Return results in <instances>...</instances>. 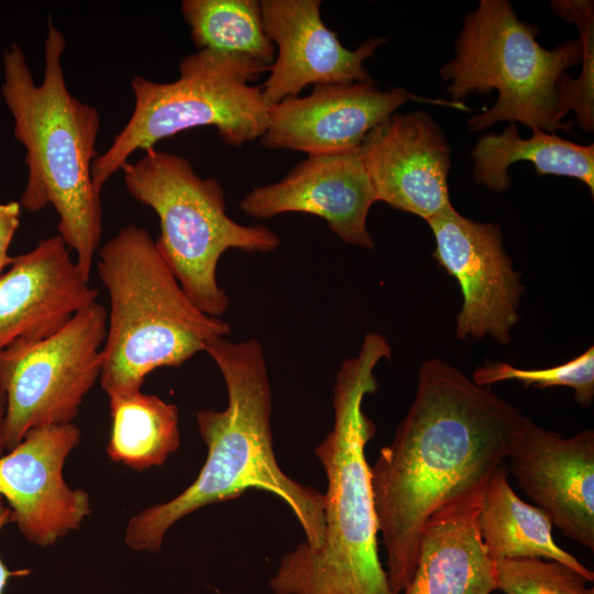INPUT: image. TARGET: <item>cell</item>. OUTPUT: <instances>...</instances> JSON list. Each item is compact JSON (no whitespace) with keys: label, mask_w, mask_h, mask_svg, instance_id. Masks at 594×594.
Instances as JSON below:
<instances>
[{"label":"cell","mask_w":594,"mask_h":594,"mask_svg":"<svg viewBox=\"0 0 594 594\" xmlns=\"http://www.w3.org/2000/svg\"><path fill=\"white\" fill-rule=\"evenodd\" d=\"M574 569L540 558L505 559L496 563L497 590L505 594H594Z\"/></svg>","instance_id":"25"},{"label":"cell","mask_w":594,"mask_h":594,"mask_svg":"<svg viewBox=\"0 0 594 594\" xmlns=\"http://www.w3.org/2000/svg\"><path fill=\"white\" fill-rule=\"evenodd\" d=\"M509 470L563 536L594 549V431L564 438L531 419L514 448Z\"/></svg>","instance_id":"16"},{"label":"cell","mask_w":594,"mask_h":594,"mask_svg":"<svg viewBox=\"0 0 594 594\" xmlns=\"http://www.w3.org/2000/svg\"><path fill=\"white\" fill-rule=\"evenodd\" d=\"M205 352L219 369L228 393L223 410L204 409L196 415L207 446L206 462L180 494L129 520L127 546L157 552L167 530L185 516L256 488L282 498L300 522L305 542L319 547L324 530V494L292 480L276 461L272 388L262 343L257 339L233 342L223 337L209 343Z\"/></svg>","instance_id":"2"},{"label":"cell","mask_w":594,"mask_h":594,"mask_svg":"<svg viewBox=\"0 0 594 594\" xmlns=\"http://www.w3.org/2000/svg\"><path fill=\"white\" fill-rule=\"evenodd\" d=\"M96 266L109 297L99 378L108 397L140 391L153 371L180 366L230 336L227 321L187 296L145 228L122 227L99 250Z\"/></svg>","instance_id":"5"},{"label":"cell","mask_w":594,"mask_h":594,"mask_svg":"<svg viewBox=\"0 0 594 594\" xmlns=\"http://www.w3.org/2000/svg\"><path fill=\"white\" fill-rule=\"evenodd\" d=\"M553 12L574 22L580 31L582 45V74L572 79L566 73L561 77L557 89V117L561 119L569 112L575 113L580 127L592 132L594 129V6L588 0H556L551 2Z\"/></svg>","instance_id":"23"},{"label":"cell","mask_w":594,"mask_h":594,"mask_svg":"<svg viewBox=\"0 0 594 594\" xmlns=\"http://www.w3.org/2000/svg\"><path fill=\"white\" fill-rule=\"evenodd\" d=\"M529 420L448 362L433 358L422 363L414 402L371 466L378 534L395 594L411 580L428 519L481 495Z\"/></svg>","instance_id":"1"},{"label":"cell","mask_w":594,"mask_h":594,"mask_svg":"<svg viewBox=\"0 0 594 594\" xmlns=\"http://www.w3.org/2000/svg\"><path fill=\"white\" fill-rule=\"evenodd\" d=\"M320 0H262L265 33L278 53L262 87L271 107L307 86L372 82L364 61L386 42L370 37L356 50L344 47L320 16Z\"/></svg>","instance_id":"14"},{"label":"cell","mask_w":594,"mask_h":594,"mask_svg":"<svg viewBox=\"0 0 594 594\" xmlns=\"http://www.w3.org/2000/svg\"><path fill=\"white\" fill-rule=\"evenodd\" d=\"M11 521L10 508L0 496V532L3 527ZM28 571H11L0 557V594H6V588L10 578L15 575H23Z\"/></svg>","instance_id":"27"},{"label":"cell","mask_w":594,"mask_h":594,"mask_svg":"<svg viewBox=\"0 0 594 594\" xmlns=\"http://www.w3.org/2000/svg\"><path fill=\"white\" fill-rule=\"evenodd\" d=\"M408 100L469 110L463 102L418 97L400 88L382 90L374 81L319 85L306 97L285 98L268 107L261 143L307 155L358 148L373 128Z\"/></svg>","instance_id":"12"},{"label":"cell","mask_w":594,"mask_h":594,"mask_svg":"<svg viewBox=\"0 0 594 594\" xmlns=\"http://www.w3.org/2000/svg\"><path fill=\"white\" fill-rule=\"evenodd\" d=\"M97 296L63 239L41 240L0 276V354L56 332Z\"/></svg>","instance_id":"17"},{"label":"cell","mask_w":594,"mask_h":594,"mask_svg":"<svg viewBox=\"0 0 594 594\" xmlns=\"http://www.w3.org/2000/svg\"><path fill=\"white\" fill-rule=\"evenodd\" d=\"M111 460L134 470L164 464L180 444L178 408L140 391L109 396Z\"/></svg>","instance_id":"21"},{"label":"cell","mask_w":594,"mask_h":594,"mask_svg":"<svg viewBox=\"0 0 594 594\" xmlns=\"http://www.w3.org/2000/svg\"><path fill=\"white\" fill-rule=\"evenodd\" d=\"M378 333L364 338L345 360L333 387L331 431L315 449L324 469V530L319 547L298 544L280 560L270 586L275 594H395L378 557V527L365 446L376 429L362 409L376 392L374 369L391 358Z\"/></svg>","instance_id":"3"},{"label":"cell","mask_w":594,"mask_h":594,"mask_svg":"<svg viewBox=\"0 0 594 594\" xmlns=\"http://www.w3.org/2000/svg\"><path fill=\"white\" fill-rule=\"evenodd\" d=\"M79 440L74 424L36 428L0 457V496L11 521L33 544H54L91 512L89 495L63 477L65 461Z\"/></svg>","instance_id":"11"},{"label":"cell","mask_w":594,"mask_h":594,"mask_svg":"<svg viewBox=\"0 0 594 594\" xmlns=\"http://www.w3.org/2000/svg\"><path fill=\"white\" fill-rule=\"evenodd\" d=\"M376 195L358 148L308 155L280 180L246 194L241 210L268 219L285 212H305L326 220L348 244L373 249L366 219Z\"/></svg>","instance_id":"15"},{"label":"cell","mask_w":594,"mask_h":594,"mask_svg":"<svg viewBox=\"0 0 594 594\" xmlns=\"http://www.w3.org/2000/svg\"><path fill=\"white\" fill-rule=\"evenodd\" d=\"M538 33L537 25L517 18L507 0H481L465 15L455 56L440 76L450 82L453 102L474 92L498 94L491 109L470 119L471 130L518 121L548 133H572V123L557 117V89L566 69L582 62L581 42L570 40L547 50L537 41Z\"/></svg>","instance_id":"7"},{"label":"cell","mask_w":594,"mask_h":594,"mask_svg":"<svg viewBox=\"0 0 594 594\" xmlns=\"http://www.w3.org/2000/svg\"><path fill=\"white\" fill-rule=\"evenodd\" d=\"M21 209L19 201L0 204V276L13 260L8 250L20 223Z\"/></svg>","instance_id":"26"},{"label":"cell","mask_w":594,"mask_h":594,"mask_svg":"<svg viewBox=\"0 0 594 594\" xmlns=\"http://www.w3.org/2000/svg\"><path fill=\"white\" fill-rule=\"evenodd\" d=\"M361 152L377 201L426 221L454 208L450 145L428 113L391 114L367 133Z\"/></svg>","instance_id":"13"},{"label":"cell","mask_w":594,"mask_h":594,"mask_svg":"<svg viewBox=\"0 0 594 594\" xmlns=\"http://www.w3.org/2000/svg\"><path fill=\"white\" fill-rule=\"evenodd\" d=\"M477 526L485 550L495 563L518 558L554 560L574 569L588 582L594 580L593 571L556 543L547 514L517 496L508 483L505 462L483 490Z\"/></svg>","instance_id":"19"},{"label":"cell","mask_w":594,"mask_h":594,"mask_svg":"<svg viewBox=\"0 0 594 594\" xmlns=\"http://www.w3.org/2000/svg\"><path fill=\"white\" fill-rule=\"evenodd\" d=\"M531 131V138L522 139L516 124L510 123L502 133L483 135L472 150L474 180L492 191L502 193L512 183L508 167L528 161L539 175L581 180L593 196L594 145H580L537 128Z\"/></svg>","instance_id":"20"},{"label":"cell","mask_w":594,"mask_h":594,"mask_svg":"<svg viewBox=\"0 0 594 594\" xmlns=\"http://www.w3.org/2000/svg\"><path fill=\"white\" fill-rule=\"evenodd\" d=\"M471 380L480 386L503 381H518L525 387L565 386L574 389L575 400L590 407L594 400V348H587L576 358L549 369L524 370L506 362H486L476 366Z\"/></svg>","instance_id":"24"},{"label":"cell","mask_w":594,"mask_h":594,"mask_svg":"<svg viewBox=\"0 0 594 594\" xmlns=\"http://www.w3.org/2000/svg\"><path fill=\"white\" fill-rule=\"evenodd\" d=\"M64 34L48 16L44 43V76L34 81L20 45L3 54L1 94L13 118L14 138L25 147L28 178L20 206L36 212L52 206L58 235L84 277L90 280L94 257L102 235L101 194L91 176L100 116L67 88L62 56Z\"/></svg>","instance_id":"4"},{"label":"cell","mask_w":594,"mask_h":594,"mask_svg":"<svg viewBox=\"0 0 594 594\" xmlns=\"http://www.w3.org/2000/svg\"><path fill=\"white\" fill-rule=\"evenodd\" d=\"M481 496L447 506L428 519L405 594H492L497 590L496 563L477 526Z\"/></svg>","instance_id":"18"},{"label":"cell","mask_w":594,"mask_h":594,"mask_svg":"<svg viewBox=\"0 0 594 594\" xmlns=\"http://www.w3.org/2000/svg\"><path fill=\"white\" fill-rule=\"evenodd\" d=\"M128 193L158 217L156 245L182 288L205 314L220 318L229 308L217 279L229 249L274 252L278 235L263 224L244 226L227 213L224 193L215 178H201L190 162L155 147L123 167Z\"/></svg>","instance_id":"6"},{"label":"cell","mask_w":594,"mask_h":594,"mask_svg":"<svg viewBox=\"0 0 594 594\" xmlns=\"http://www.w3.org/2000/svg\"><path fill=\"white\" fill-rule=\"evenodd\" d=\"M106 334L107 309L96 301L45 339L12 345L0 354L6 451L33 429L73 424L100 378Z\"/></svg>","instance_id":"9"},{"label":"cell","mask_w":594,"mask_h":594,"mask_svg":"<svg viewBox=\"0 0 594 594\" xmlns=\"http://www.w3.org/2000/svg\"><path fill=\"white\" fill-rule=\"evenodd\" d=\"M6 416H7V394L0 376V457L6 451Z\"/></svg>","instance_id":"28"},{"label":"cell","mask_w":594,"mask_h":594,"mask_svg":"<svg viewBox=\"0 0 594 594\" xmlns=\"http://www.w3.org/2000/svg\"><path fill=\"white\" fill-rule=\"evenodd\" d=\"M427 223L436 241L432 257L455 277L463 296L457 337L490 336L499 344L509 343L525 285L504 248L501 228L473 221L454 208Z\"/></svg>","instance_id":"10"},{"label":"cell","mask_w":594,"mask_h":594,"mask_svg":"<svg viewBox=\"0 0 594 594\" xmlns=\"http://www.w3.org/2000/svg\"><path fill=\"white\" fill-rule=\"evenodd\" d=\"M182 14L198 51L241 56L270 67L276 47L267 37L260 1L184 0Z\"/></svg>","instance_id":"22"},{"label":"cell","mask_w":594,"mask_h":594,"mask_svg":"<svg viewBox=\"0 0 594 594\" xmlns=\"http://www.w3.org/2000/svg\"><path fill=\"white\" fill-rule=\"evenodd\" d=\"M270 67L241 56L201 50L185 56L179 76L157 82L135 75L131 80L134 108L111 145L92 163V184L103 185L136 151L185 130L213 127L227 145L242 146L267 128L268 106L262 87L251 85Z\"/></svg>","instance_id":"8"}]
</instances>
